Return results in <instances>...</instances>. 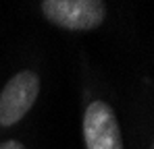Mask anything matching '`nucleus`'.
Listing matches in <instances>:
<instances>
[{
  "label": "nucleus",
  "instance_id": "obj_4",
  "mask_svg": "<svg viewBox=\"0 0 154 149\" xmlns=\"http://www.w3.org/2000/svg\"><path fill=\"white\" fill-rule=\"evenodd\" d=\"M0 149H25V145L19 143V141H15V139H11V141L0 143Z\"/></svg>",
  "mask_w": 154,
  "mask_h": 149
},
{
  "label": "nucleus",
  "instance_id": "obj_3",
  "mask_svg": "<svg viewBox=\"0 0 154 149\" xmlns=\"http://www.w3.org/2000/svg\"><path fill=\"white\" fill-rule=\"evenodd\" d=\"M83 139L88 149H125L121 126L112 108L96 99L85 108L83 114Z\"/></svg>",
  "mask_w": 154,
  "mask_h": 149
},
{
  "label": "nucleus",
  "instance_id": "obj_5",
  "mask_svg": "<svg viewBox=\"0 0 154 149\" xmlns=\"http://www.w3.org/2000/svg\"><path fill=\"white\" fill-rule=\"evenodd\" d=\"M152 149H154V143H152Z\"/></svg>",
  "mask_w": 154,
  "mask_h": 149
},
{
  "label": "nucleus",
  "instance_id": "obj_1",
  "mask_svg": "<svg viewBox=\"0 0 154 149\" xmlns=\"http://www.w3.org/2000/svg\"><path fill=\"white\" fill-rule=\"evenodd\" d=\"M42 13L56 27L90 31L102 25L106 6L100 0H46L42 2Z\"/></svg>",
  "mask_w": 154,
  "mask_h": 149
},
{
  "label": "nucleus",
  "instance_id": "obj_2",
  "mask_svg": "<svg viewBox=\"0 0 154 149\" xmlns=\"http://www.w3.org/2000/svg\"><path fill=\"white\" fill-rule=\"evenodd\" d=\"M40 93V77L33 71L13 74L0 93V126L21 122Z\"/></svg>",
  "mask_w": 154,
  "mask_h": 149
}]
</instances>
